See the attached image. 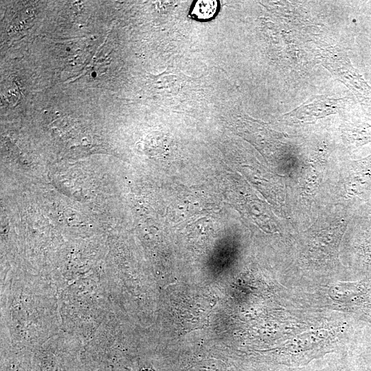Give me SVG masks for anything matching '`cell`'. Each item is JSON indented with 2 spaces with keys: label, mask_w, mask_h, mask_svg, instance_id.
<instances>
[{
  "label": "cell",
  "mask_w": 371,
  "mask_h": 371,
  "mask_svg": "<svg viewBox=\"0 0 371 371\" xmlns=\"http://www.w3.org/2000/svg\"><path fill=\"white\" fill-rule=\"evenodd\" d=\"M216 1H197L192 14L199 19H207L213 16L217 9Z\"/></svg>",
  "instance_id": "cell-3"
},
{
  "label": "cell",
  "mask_w": 371,
  "mask_h": 371,
  "mask_svg": "<svg viewBox=\"0 0 371 371\" xmlns=\"http://www.w3.org/2000/svg\"><path fill=\"white\" fill-rule=\"evenodd\" d=\"M140 371H154V370L150 368H143Z\"/></svg>",
  "instance_id": "cell-5"
},
{
  "label": "cell",
  "mask_w": 371,
  "mask_h": 371,
  "mask_svg": "<svg viewBox=\"0 0 371 371\" xmlns=\"http://www.w3.org/2000/svg\"><path fill=\"white\" fill-rule=\"evenodd\" d=\"M321 371H348V370L346 369L342 368V367L335 366V367H333L332 368H327Z\"/></svg>",
  "instance_id": "cell-4"
},
{
  "label": "cell",
  "mask_w": 371,
  "mask_h": 371,
  "mask_svg": "<svg viewBox=\"0 0 371 371\" xmlns=\"http://www.w3.org/2000/svg\"><path fill=\"white\" fill-rule=\"evenodd\" d=\"M340 99L326 98L323 95L312 97L297 109L284 116L291 120L310 122L326 115L335 113Z\"/></svg>",
  "instance_id": "cell-1"
},
{
  "label": "cell",
  "mask_w": 371,
  "mask_h": 371,
  "mask_svg": "<svg viewBox=\"0 0 371 371\" xmlns=\"http://www.w3.org/2000/svg\"><path fill=\"white\" fill-rule=\"evenodd\" d=\"M355 247L360 265L371 271V205L361 211L357 223Z\"/></svg>",
  "instance_id": "cell-2"
}]
</instances>
